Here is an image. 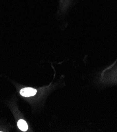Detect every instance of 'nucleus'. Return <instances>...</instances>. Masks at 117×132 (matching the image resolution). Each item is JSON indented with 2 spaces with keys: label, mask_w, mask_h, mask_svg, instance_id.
<instances>
[{
  "label": "nucleus",
  "mask_w": 117,
  "mask_h": 132,
  "mask_svg": "<svg viewBox=\"0 0 117 132\" xmlns=\"http://www.w3.org/2000/svg\"><path fill=\"white\" fill-rule=\"evenodd\" d=\"M37 90L31 87H26L21 89L20 94L24 97H31L35 95Z\"/></svg>",
  "instance_id": "obj_1"
},
{
  "label": "nucleus",
  "mask_w": 117,
  "mask_h": 132,
  "mask_svg": "<svg viewBox=\"0 0 117 132\" xmlns=\"http://www.w3.org/2000/svg\"><path fill=\"white\" fill-rule=\"evenodd\" d=\"M18 126L22 131H25L28 129V125L23 120H20L18 122Z\"/></svg>",
  "instance_id": "obj_2"
}]
</instances>
